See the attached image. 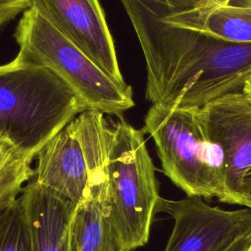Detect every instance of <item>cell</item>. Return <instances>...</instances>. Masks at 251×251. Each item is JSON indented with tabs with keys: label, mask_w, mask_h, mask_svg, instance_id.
<instances>
[{
	"label": "cell",
	"mask_w": 251,
	"mask_h": 251,
	"mask_svg": "<svg viewBox=\"0 0 251 251\" xmlns=\"http://www.w3.org/2000/svg\"><path fill=\"white\" fill-rule=\"evenodd\" d=\"M146 65L152 104L200 108L242 89L251 74V44L221 40L167 16L154 0H121Z\"/></svg>",
	"instance_id": "obj_1"
},
{
	"label": "cell",
	"mask_w": 251,
	"mask_h": 251,
	"mask_svg": "<svg viewBox=\"0 0 251 251\" xmlns=\"http://www.w3.org/2000/svg\"><path fill=\"white\" fill-rule=\"evenodd\" d=\"M49 24L111 77L125 83L113 36L99 0H28Z\"/></svg>",
	"instance_id": "obj_9"
},
{
	"label": "cell",
	"mask_w": 251,
	"mask_h": 251,
	"mask_svg": "<svg viewBox=\"0 0 251 251\" xmlns=\"http://www.w3.org/2000/svg\"><path fill=\"white\" fill-rule=\"evenodd\" d=\"M110 133L105 114L81 112L38 151L31 180L75 206L106 172Z\"/></svg>",
	"instance_id": "obj_6"
},
{
	"label": "cell",
	"mask_w": 251,
	"mask_h": 251,
	"mask_svg": "<svg viewBox=\"0 0 251 251\" xmlns=\"http://www.w3.org/2000/svg\"><path fill=\"white\" fill-rule=\"evenodd\" d=\"M242 91L245 92L251 98V74L249 75V76L245 80V82L242 86Z\"/></svg>",
	"instance_id": "obj_17"
},
{
	"label": "cell",
	"mask_w": 251,
	"mask_h": 251,
	"mask_svg": "<svg viewBox=\"0 0 251 251\" xmlns=\"http://www.w3.org/2000/svg\"><path fill=\"white\" fill-rule=\"evenodd\" d=\"M205 135L222 157L220 201L245 207L244 177L251 167V98L228 92L198 108Z\"/></svg>",
	"instance_id": "obj_7"
},
{
	"label": "cell",
	"mask_w": 251,
	"mask_h": 251,
	"mask_svg": "<svg viewBox=\"0 0 251 251\" xmlns=\"http://www.w3.org/2000/svg\"><path fill=\"white\" fill-rule=\"evenodd\" d=\"M208 1L215 5H226V4H229L231 0H208Z\"/></svg>",
	"instance_id": "obj_19"
},
{
	"label": "cell",
	"mask_w": 251,
	"mask_h": 251,
	"mask_svg": "<svg viewBox=\"0 0 251 251\" xmlns=\"http://www.w3.org/2000/svg\"><path fill=\"white\" fill-rule=\"evenodd\" d=\"M0 251H33L30 226L21 196L0 213Z\"/></svg>",
	"instance_id": "obj_13"
},
{
	"label": "cell",
	"mask_w": 251,
	"mask_h": 251,
	"mask_svg": "<svg viewBox=\"0 0 251 251\" xmlns=\"http://www.w3.org/2000/svg\"><path fill=\"white\" fill-rule=\"evenodd\" d=\"M174 219L164 251H225L237 238L251 231V209L225 210L198 196L178 200L161 197L157 211Z\"/></svg>",
	"instance_id": "obj_8"
},
{
	"label": "cell",
	"mask_w": 251,
	"mask_h": 251,
	"mask_svg": "<svg viewBox=\"0 0 251 251\" xmlns=\"http://www.w3.org/2000/svg\"><path fill=\"white\" fill-rule=\"evenodd\" d=\"M198 108L152 104L143 132L154 140L164 174L186 196L220 199L222 157L204 133Z\"/></svg>",
	"instance_id": "obj_5"
},
{
	"label": "cell",
	"mask_w": 251,
	"mask_h": 251,
	"mask_svg": "<svg viewBox=\"0 0 251 251\" xmlns=\"http://www.w3.org/2000/svg\"><path fill=\"white\" fill-rule=\"evenodd\" d=\"M229 4L239 5V6H246V7H251V0H231Z\"/></svg>",
	"instance_id": "obj_18"
},
{
	"label": "cell",
	"mask_w": 251,
	"mask_h": 251,
	"mask_svg": "<svg viewBox=\"0 0 251 251\" xmlns=\"http://www.w3.org/2000/svg\"><path fill=\"white\" fill-rule=\"evenodd\" d=\"M244 196L245 207L251 209V167L244 177Z\"/></svg>",
	"instance_id": "obj_16"
},
{
	"label": "cell",
	"mask_w": 251,
	"mask_h": 251,
	"mask_svg": "<svg viewBox=\"0 0 251 251\" xmlns=\"http://www.w3.org/2000/svg\"><path fill=\"white\" fill-rule=\"evenodd\" d=\"M251 246V231L237 238L225 251H247Z\"/></svg>",
	"instance_id": "obj_15"
},
{
	"label": "cell",
	"mask_w": 251,
	"mask_h": 251,
	"mask_svg": "<svg viewBox=\"0 0 251 251\" xmlns=\"http://www.w3.org/2000/svg\"><path fill=\"white\" fill-rule=\"evenodd\" d=\"M105 199L125 251L144 246L161 196L143 130L123 120L111 123Z\"/></svg>",
	"instance_id": "obj_3"
},
{
	"label": "cell",
	"mask_w": 251,
	"mask_h": 251,
	"mask_svg": "<svg viewBox=\"0 0 251 251\" xmlns=\"http://www.w3.org/2000/svg\"><path fill=\"white\" fill-rule=\"evenodd\" d=\"M105 175L89 184L75 206L70 224L71 251H125L105 199Z\"/></svg>",
	"instance_id": "obj_11"
},
{
	"label": "cell",
	"mask_w": 251,
	"mask_h": 251,
	"mask_svg": "<svg viewBox=\"0 0 251 251\" xmlns=\"http://www.w3.org/2000/svg\"><path fill=\"white\" fill-rule=\"evenodd\" d=\"M33 251H71L70 224L75 205L30 180L21 195Z\"/></svg>",
	"instance_id": "obj_10"
},
{
	"label": "cell",
	"mask_w": 251,
	"mask_h": 251,
	"mask_svg": "<svg viewBox=\"0 0 251 251\" xmlns=\"http://www.w3.org/2000/svg\"><path fill=\"white\" fill-rule=\"evenodd\" d=\"M35 157V153L0 137V213L22 195L32 179Z\"/></svg>",
	"instance_id": "obj_12"
},
{
	"label": "cell",
	"mask_w": 251,
	"mask_h": 251,
	"mask_svg": "<svg viewBox=\"0 0 251 251\" xmlns=\"http://www.w3.org/2000/svg\"><path fill=\"white\" fill-rule=\"evenodd\" d=\"M30 7L28 0H0V26Z\"/></svg>",
	"instance_id": "obj_14"
},
{
	"label": "cell",
	"mask_w": 251,
	"mask_h": 251,
	"mask_svg": "<svg viewBox=\"0 0 251 251\" xmlns=\"http://www.w3.org/2000/svg\"><path fill=\"white\" fill-rule=\"evenodd\" d=\"M88 110L49 69L14 58L0 66V137L37 154L64 126Z\"/></svg>",
	"instance_id": "obj_2"
},
{
	"label": "cell",
	"mask_w": 251,
	"mask_h": 251,
	"mask_svg": "<svg viewBox=\"0 0 251 251\" xmlns=\"http://www.w3.org/2000/svg\"><path fill=\"white\" fill-rule=\"evenodd\" d=\"M247 251H251V246H250V247H249V249H248V250H247Z\"/></svg>",
	"instance_id": "obj_20"
},
{
	"label": "cell",
	"mask_w": 251,
	"mask_h": 251,
	"mask_svg": "<svg viewBox=\"0 0 251 251\" xmlns=\"http://www.w3.org/2000/svg\"><path fill=\"white\" fill-rule=\"evenodd\" d=\"M15 38L19 45L16 59L52 71L88 110L120 116L133 107L130 85L111 77L34 8L23 13Z\"/></svg>",
	"instance_id": "obj_4"
}]
</instances>
